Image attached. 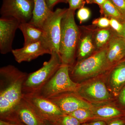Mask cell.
Returning <instances> with one entry per match:
<instances>
[{
  "label": "cell",
  "mask_w": 125,
  "mask_h": 125,
  "mask_svg": "<svg viewBox=\"0 0 125 125\" xmlns=\"http://www.w3.org/2000/svg\"><path fill=\"white\" fill-rule=\"evenodd\" d=\"M28 73L12 65L0 69V120L17 122L15 111L22 99L23 86Z\"/></svg>",
  "instance_id": "cell-1"
},
{
  "label": "cell",
  "mask_w": 125,
  "mask_h": 125,
  "mask_svg": "<svg viewBox=\"0 0 125 125\" xmlns=\"http://www.w3.org/2000/svg\"><path fill=\"white\" fill-rule=\"evenodd\" d=\"M75 11L68 8L62 18L59 54L62 65L71 68L74 65L80 31L75 22Z\"/></svg>",
  "instance_id": "cell-2"
},
{
  "label": "cell",
  "mask_w": 125,
  "mask_h": 125,
  "mask_svg": "<svg viewBox=\"0 0 125 125\" xmlns=\"http://www.w3.org/2000/svg\"><path fill=\"white\" fill-rule=\"evenodd\" d=\"M107 47L96 52L92 55L79 61L70 69V76L75 83L94 77L109 67L107 58Z\"/></svg>",
  "instance_id": "cell-3"
},
{
  "label": "cell",
  "mask_w": 125,
  "mask_h": 125,
  "mask_svg": "<svg viewBox=\"0 0 125 125\" xmlns=\"http://www.w3.org/2000/svg\"><path fill=\"white\" fill-rule=\"evenodd\" d=\"M50 60L40 69L28 74L23 86V94H40L41 90L62 65L58 53L52 52Z\"/></svg>",
  "instance_id": "cell-4"
},
{
  "label": "cell",
  "mask_w": 125,
  "mask_h": 125,
  "mask_svg": "<svg viewBox=\"0 0 125 125\" xmlns=\"http://www.w3.org/2000/svg\"><path fill=\"white\" fill-rule=\"evenodd\" d=\"M68 9L57 8L46 19L43 24L42 42L51 52L59 54L62 18Z\"/></svg>",
  "instance_id": "cell-5"
},
{
  "label": "cell",
  "mask_w": 125,
  "mask_h": 125,
  "mask_svg": "<svg viewBox=\"0 0 125 125\" xmlns=\"http://www.w3.org/2000/svg\"><path fill=\"white\" fill-rule=\"evenodd\" d=\"M79 83L72 80L70 74V67L67 65H62L43 88L40 94L49 99L60 94L67 92H75Z\"/></svg>",
  "instance_id": "cell-6"
},
{
  "label": "cell",
  "mask_w": 125,
  "mask_h": 125,
  "mask_svg": "<svg viewBox=\"0 0 125 125\" xmlns=\"http://www.w3.org/2000/svg\"><path fill=\"white\" fill-rule=\"evenodd\" d=\"M75 93L92 104H102L113 100L105 83L101 79H94L80 83Z\"/></svg>",
  "instance_id": "cell-7"
},
{
  "label": "cell",
  "mask_w": 125,
  "mask_h": 125,
  "mask_svg": "<svg viewBox=\"0 0 125 125\" xmlns=\"http://www.w3.org/2000/svg\"><path fill=\"white\" fill-rule=\"evenodd\" d=\"M33 0H2L1 17L13 18L20 23L29 22L32 17Z\"/></svg>",
  "instance_id": "cell-8"
},
{
  "label": "cell",
  "mask_w": 125,
  "mask_h": 125,
  "mask_svg": "<svg viewBox=\"0 0 125 125\" xmlns=\"http://www.w3.org/2000/svg\"><path fill=\"white\" fill-rule=\"evenodd\" d=\"M22 98L42 120L56 122L63 114L55 104L40 94H23Z\"/></svg>",
  "instance_id": "cell-9"
},
{
  "label": "cell",
  "mask_w": 125,
  "mask_h": 125,
  "mask_svg": "<svg viewBox=\"0 0 125 125\" xmlns=\"http://www.w3.org/2000/svg\"><path fill=\"white\" fill-rule=\"evenodd\" d=\"M63 114H69L81 108L92 109L94 105L78 95L75 92L60 94L49 98Z\"/></svg>",
  "instance_id": "cell-10"
},
{
  "label": "cell",
  "mask_w": 125,
  "mask_h": 125,
  "mask_svg": "<svg viewBox=\"0 0 125 125\" xmlns=\"http://www.w3.org/2000/svg\"><path fill=\"white\" fill-rule=\"evenodd\" d=\"M20 23L12 18H0V52L6 54L11 52L12 44L16 31Z\"/></svg>",
  "instance_id": "cell-11"
},
{
  "label": "cell",
  "mask_w": 125,
  "mask_h": 125,
  "mask_svg": "<svg viewBox=\"0 0 125 125\" xmlns=\"http://www.w3.org/2000/svg\"><path fill=\"white\" fill-rule=\"evenodd\" d=\"M11 52L15 60L19 63L29 62L45 54H51L42 41L31 43L20 49H13Z\"/></svg>",
  "instance_id": "cell-12"
},
{
  "label": "cell",
  "mask_w": 125,
  "mask_h": 125,
  "mask_svg": "<svg viewBox=\"0 0 125 125\" xmlns=\"http://www.w3.org/2000/svg\"><path fill=\"white\" fill-rule=\"evenodd\" d=\"M15 114L17 120L20 125H42L43 120L36 114L23 98L16 109Z\"/></svg>",
  "instance_id": "cell-13"
},
{
  "label": "cell",
  "mask_w": 125,
  "mask_h": 125,
  "mask_svg": "<svg viewBox=\"0 0 125 125\" xmlns=\"http://www.w3.org/2000/svg\"><path fill=\"white\" fill-rule=\"evenodd\" d=\"M108 66L115 65L125 58V40L116 35L111 38L107 47Z\"/></svg>",
  "instance_id": "cell-14"
},
{
  "label": "cell",
  "mask_w": 125,
  "mask_h": 125,
  "mask_svg": "<svg viewBox=\"0 0 125 125\" xmlns=\"http://www.w3.org/2000/svg\"><path fill=\"white\" fill-rule=\"evenodd\" d=\"M115 65L108 80L111 91L117 97L125 85V58Z\"/></svg>",
  "instance_id": "cell-15"
},
{
  "label": "cell",
  "mask_w": 125,
  "mask_h": 125,
  "mask_svg": "<svg viewBox=\"0 0 125 125\" xmlns=\"http://www.w3.org/2000/svg\"><path fill=\"white\" fill-rule=\"evenodd\" d=\"M92 110L94 120H101L107 121L115 118L125 116V111L116 105L107 104L97 106L94 105Z\"/></svg>",
  "instance_id": "cell-16"
},
{
  "label": "cell",
  "mask_w": 125,
  "mask_h": 125,
  "mask_svg": "<svg viewBox=\"0 0 125 125\" xmlns=\"http://www.w3.org/2000/svg\"><path fill=\"white\" fill-rule=\"evenodd\" d=\"M33 1L32 17L29 22L42 29L44 21L53 11L48 7L46 0H33Z\"/></svg>",
  "instance_id": "cell-17"
},
{
  "label": "cell",
  "mask_w": 125,
  "mask_h": 125,
  "mask_svg": "<svg viewBox=\"0 0 125 125\" xmlns=\"http://www.w3.org/2000/svg\"><path fill=\"white\" fill-rule=\"evenodd\" d=\"M19 29L22 31L24 38L23 46L42 41L43 32L42 29L29 22L21 23Z\"/></svg>",
  "instance_id": "cell-18"
},
{
  "label": "cell",
  "mask_w": 125,
  "mask_h": 125,
  "mask_svg": "<svg viewBox=\"0 0 125 125\" xmlns=\"http://www.w3.org/2000/svg\"><path fill=\"white\" fill-rule=\"evenodd\" d=\"M94 48L91 34L84 36L82 38H81L80 36L77 48V57L79 61L82 60L89 56L93 52Z\"/></svg>",
  "instance_id": "cell-19"
},
{
  "label": "cell",
  "mask_w": 125,
  "mask_h": 125,
  "mask_svg": "<svg viewBox=\"0 0 125 125\" xmlns=\"http://www.w3.org/2000/svg\"><path fill=\"white\" fill-rule=\"evenodd\" d=\"M100 8L106 17L114 18L122 23L125 22V16L110 0H107Z\"/></svg>",
  "instance_id": "cell-20"
},
{
  "label": "cell",
  "mask_w": 125,
  "mask_h": 125,
  "mask_svg": "<svg viewBox=\"0 0 125 125\" xmlns=\"http://www.w3.org/2000/svg\"><path fill=\"white\" fill-rule=\"evenodd\" d=\"M92 109L81 108L69 114L75 117L81 124L88 123L89 122L94 120Z\"/></svg>",
  "instance_id": "cell-21"
},
{
  "label": "cell",
  "mask_w": 125,
  "mask_h": 125,
  "mask_svg": "<svg viewBox=\"0 0 125 125\" xmlns=\"http://www.w3.org/2000/svg\"><path fill=\"white\" fill-rule=\"evenodd\" d=\"M111 31L108 29L99 30L96 34L95 41L96 47L100 48L103 47L111 39Z\"/></svg>",
  "instance_id": "cell-22"
},
{
  "label": "cell",
  "mask_w": 125,
  "mask_h": 125,
  "mask_svg": "<svg viewBox=\"0 0 125 125\" xmlns=\"http://www.w3.org/2000/svg\"><path fill=\"white\" fill-rule=\"evenodd\" d=\"M56 122L59 125H80L81 123L75 117L69 114H63Z\"/></svg>",
  "instance_id": "cell-23"
},
{
  "label": "cell",
  "mask_w": 125,
  "mask_h": 125,
  "mask_svg": "<svg viewBox=\"0 0 125 125\" xmlns=\"http://www.w3.org/2000/svg\"><path fill=\"white\" fill-rule=\"evenodd\" d=\"M90 16L91 11L87 7H82L79 9L77 11V18L81 23L88 20L90 18Z\"/></svg>",
  "instance_id": "cell-24"
},
{
  "label": "cell",
  "mask_w": 125,
  "mask_h": 125,
  "mask_svg": "<svg viewBox=\"0 0 125 125\" xmlns=\"http://www.w3.org/2000/svg\"><path fill=\"white\" fill-rule=\"evenodd\" d=\"M109 20L110 26L115 31L116 34L117 36H120L123 31V24L114 18H111Z\"/></svg>",
  "instance_id": "cell-25"
},
{
  "label": "cell",
  "mask_w": 125,
  "mask_h": 125,
  "mask_svg": "<svg viewBox=\"0 0 125 125\" xmlns=\"http://www.w3.org/2000/svg\"><path fill=\"white\" fill-rule=\"evenodd\" d=\"M69 3V9L75 11L77 9H79L84 6L86 2L84 0H67Z\"/></svg>",
  "instance_id": "cell-26"
},
{
  "label": "cell",
  "mask_w": 125,
  "mask_h": 125,
  "mask_svg": "<svg viewBox=\"0 0 125 125\" xmlns=\"http://www.w3.org/2000/svg\"><path fill=\"white\" fill-rule=\"evenodd\" d=\"M93 24L99 28H106L110 25V20L106 17H102L94 21Z\"/></svg>",
  "instance_id": "cell-27"
},
{
  "label": "cell",
  "mask_w": 125,
  "mask_h": 125,
  "mask_svg": "<svg viewBox=\"0 0 125 125\" xmlns=\"http://www.w3.org/2000/svg\"><path fill=\"white\" fill-rule=\"evenodd\" d=\"M117 97V106L125 111V85L121 90Z\"/></svg>",
  "instance_id": "cell-28"
},
{
  "label": "cell",
  "mask_w": 125,
  "mask_h": 125,
  "mask_svg": "<svg viewBox=\"0 0 125 125\" xmlns=\"http://www.w3.org/2000/svg\"><path fill=\"white\" fill-rule=\"evenodd\" d=\"M125 18V0H110Z\"/></svg>",
  "instance_id": "cell-29"
},
{
  "label": "cell",
  "mask_w": 125,
  "mask_h": 125,
  "mask_svg": "<svg viewBox=\"0 0 125 125\" xmlns=\"http://www.w3.org/2000/svg\"><path fill=\"white\" fill-rule=\"evenodd\" d=\"M107 125H125V116L107 121Z\"/></svg>",
  "instance_id": "cell-30"
},
{
  "label": "cell",
  "mask_w": 125,
  "mask_h": 125,
  "mask_svg": "<svg viewBox=\"0 0 125 125\" xmlns=\"http://www.w3.org/2000/svg\"><path fill=\"white\" fill-rule=\"evenodd\" d=\"M48 7L50 10L53 11V9L55 6L61 2L67 3V0H46Z\"/></svg>",
  "instance_id": "cell-31"
},
{
  "label": "cell",
  "mask_w": 125,
  "mask_h": 125,
  "mask_svg": "<svg viewBox=\"0 0 125 125\" xmlns=\"http://www.w3.org/2000/svg\"><path fill=\"white\" fill-rule=\"evenodd\" d=\"M88 123V125H107V122L103 120H97L90 121Z\"/></svg>",
  "instance_id": "cell-32"
},
{
  "label": "cell",
  "mask_w": 125,
  "mask_h": 125,
  "mask_svg": "<svg viewBox=\"0 0 125 125\" xmlns=\"http://www.w3.org/2000/svg\"><path fill=\"white\" fill-rule=\"evenodd\" d=\"M42 125H59L56 122L43 120Z\"/></svg>",
  "instance_id": "cell-33"
},
{
  "label": "cell",
  "mask_w": 125,
  "mask_h": 125,
  "mask_svg": "<svg viewBox=\"0 0 125 125\" xmlns=\"http://www.w3.org/2000/svg\"><path fill=\"white\" fill-rule=\"evenodd\" d=\"M107 0H94V3H95L101 7Z\"/></svg>",
  "instance_id": "cell-34"
},
{
  "label": "cell",
  "mask_w": 125,
  "mask_h": 125,
  "mask_svg": "<svg viewBox=\"0 0 125 125\" xmlns=\"http://www.w3.org/2000/svg\"><path fill=\"white\" fill-rule=\"evenodd\" d=\"M123 29L122 33L119 37H120L125 40V22L123 23Z\"/></svg>",
  "instance_id": "cell-35"
},
{
  "label": "cell",
  "mask_w": 125,
  "mask_h": 125,
  "mask_svg": "<svg viewBox=\"0 0 125 125\" xmlns=\"http://www.w3.org/2000/svg\"><path fill=\"white\" fill-rule=\"evenodd\" d=\"M84 0L88 4H92L94 3V0Z\"/></svg>",
  "instance_id": "cell-36"
},
{
  "label": "cell",
  "mask_w": 125,
  "mask_h": 125,
  "mask_svg": "<svg viewBox=\"0 0 125 125\" xmlns=\"http://www.w3.org/2000/svg\"><path fill=\"white\" fill-rule=\"evenodd\" d=\"M80 125H88V123H83V124H81Z\"/></svg>",
  "instance_id": "cell-37"
},
{
  "label": "cell",
  "mask_w": 125,
  "mask_h": 125,
  "mask_svg": "<svg viewBox=\"0 0 125 125\" xmlns=\"http://www.w3.org/2000/svg\"><path fill=\"white\" fill-rule=\"evenodd\" d=\"M9 125H13V124H9Z\"/></svg>",
  "instance_id": "cell-38"
}]
</instances>
